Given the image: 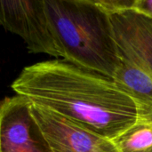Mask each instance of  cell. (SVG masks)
<instances>
[{
  "label": "cell",
  "instance_id": "obj_3",
  "mask_svg": "<svg viewBox=\"0 0 152 152\" xmlns=\"http://www.w3.org/2000/svg\"><path fill=\"white\" fill-rule=\"evenodd\" d=\"M0 24L6 30L20 36L29 52L61 57L44 0H0Z\"/></svg>",
  "mask_w": 152,
  "mask_h": 152
},
{
  "label": "cell",
  "instance_id": "obj_5",
  "mask_svg": "<svg viewBox=\"0 0 152 152\" xmlns=\"http://www.w3.org/2000/svg\"><path fill=\"white\" fill-rule=\"evenodd\" d=\"M30 110L53 152H119L112 140L43 107L31 103Z\"/></svg>",
  "mask_w": 152,
  "mask_h": 152
},
{
  "label": "cell",
  "instance_id": "obj_6",
  "mask_svg": "<svg viewBox=\"0 0 152 152\" xmlns=\"http://www.w3.org/2000/svg\"><path fill=\"white\" fill-rule=\"evenodd\" d=\"M119 61L152 76V18L134 9L110 14Z\"/></svg>",
  "mask_w": 152,
  "mask_h": 152
},
{
  "label": "cell",
  "instance_id": "obj_7",
  "mask_svg": "<svg viewBox=\"0 0 152 152\" xmlns=\"http://www.w3.org/2000/svg\"><path fill=\"white\" fill-rule=\"evenodd\" d=\"M112 80L135 104L138 119L152 120L151 75L134 65L119 61Z\"/></svg>",
  "mask_w": 152,
  "mask_h": 152
},
{
  "label": "cell",
  "instance_id": "obj_4",
  "mask_svg": "<svg viewBox=\"0 0 152 152\" xmlns=\"http://www.w3.org/2000/svg\"><path fill=\"white\" fill-rule=\"evenodd\" d=\"M23 96L0 102V152H53Z\"/></svg>",
  "mask_w": 152,
  "mask_h": 152
},
{
  "label": "cell",
  "instance_id": "obj_2",
  "mask_svg": "<svg viewBox=\"0 0 152 152\" xmlns=\"http://www.w3.org/2000/svg\"><path fill=\"white\" fill-rule=\"evenodd\" d=\"M61 57L112 79L119 65L110 14L95 0H44Z\"/></svg>",
  "mask_w": 152,
  "mask_h": 152
},
{
  "label": "cell",
  "instance_id": "obj_8",
  "mask_svg": "<svg viewBox=\"0 0 152 152\" xmlns=\"http://www.w3.org/2000/svg\"><path fill=\"white\" fill-rule=\"evenodd\" d=\"M113 142L119 152H152V120L138 119Z\"/></svg>",
  "mask_w": 152,
  "mask_h": 152
},
{
  "label": "cell",
  "instance_id": "obj_9",
  "mask_svg": "<svg viewBox=\"0 0 152 152\" xmlns=\"http://www.w3.org/2000/svg\"><path fill=\"white\" fill-rule=\"evenodd\" d=\"M131 9L152 18V0H133Z\"/></svg>",
  "mask_w": 152,
  "mask_h": 152
},
{
  "label": "cell",
  "instance_id": "obj_1",
  "mask_svg": "<svg viewBox=\"0 0 152 152\" xmlns=\"http://www.w3.org/2000/svg\"><path fill=\"white\" fill-rule=\"evenodd\" d=\"M11 87L31 103L112 141L138 120L135 104L112 79L65 60L25 67Z\"/></svg>",
  "mask_w": 152,
  "mask_h": 152
}]
</instances>
